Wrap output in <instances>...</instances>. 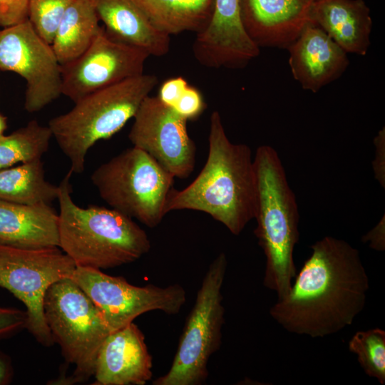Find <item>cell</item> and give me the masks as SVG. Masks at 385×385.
<instances>
[{
	"mask_svg": "<svg viewBox=\"0 0 385 385\" xmlns=\"http://www.w3.org/2000/svg\"><path fill=\"white\" fill-rule=\"evenodd\" d=\"M59 187L45 178L41 159L0 169V200L23 205L50 204Z\"/></svg>",
	"mask_w": 385,
	"mask_h": 385,
	"instance_id": "obj_22",
	"label": "cell"
},
{
	"mask_svg": "<svg viewBox=\"0 0 385 385\" xmlns=\"http://www.w3.org/2000/svg\"><path fill=\"white\" fill-rule=\"evenodd\" d=\"M309 1H311V2H312V1H316V0H309Z\"/></svg>",
	"mask_w": 385,
	"mask_h": 385,
	"instance_id": "obj_34",
	"label": "cell"
},
{
	"mask_svg": "<svg viewBox=\"0 0 385 385\" xmlns=\"http://www.w3.org/2000/svg\"><path fill=\"white\" fill-rule=\"evenodd\" d=\"M152 21L169 36L202 31L212 16L215 0H137Z\"/></svg>",
	"mask_w": 385,
	"mask_h": 385,
	"instance_id": "obj_21",
	"label": "cell"
},
{
	"mask_svg": "<svg viewBox=\"0 0 385 385\" xmlns=\"http://www.w3.org/2000/svg\"><path fill=\"white\" fill-rule=\"evenodd\" d=\"M157 83L152 74L128 78L84 96L49 120L52 137L68 158L72 173L83 172L88 150L121 130Z\"/></svg>",
	"mask_w": 385,
	"mask_h": 385,
	"instance_id": "obj_5",
	"label": "cell"
},
{
	"mask_svg": "<svg viewBox=\"0 0 385 385\" xmlns=\"http://www.w3.org/2000/svg\"><path fill=\"white\" fill-rule=\"evenodd\" d=\"M286 49L293 78L312 93L338 79L349 65L348 53L311 21Z\"/></svg>",
	"mask_w": 385,
	"mask_h": 385,
	"instance_id": "obj_15",
	"label": "cell"
},
{
	"mask_svg": "<svg viewBox=\"0 0 385 385\" xmlns=\"http://www.w3.org/2000/svg\"><path fill=\"white\" fill-rule=\"evenodd\" d=\"M145 336L133 322L111 332L97 354L95 385H145L153 376Z\"/></svg>",
	"mask_w": 385,
	"mask_h": 385,
	"instance_id": "obj_14",
	"label": "cell"
},
{
	"mask_svg": "<svg viewBox=\"0 0 385 385\" xmlns=\"http://www.w3.org/2000/svg\"><path fill=\"white\" fill-rule=\"evenodd\" d=\"M365 374L385 383V331L374 328L356 332L348 344Z\"/></svg>",
	"mask_w": 385,
	"mask_h": 385,
	"instance_id": "obj_24",
	"label": "cell"
},
{
	"mask_svg": "<svg viewBox=\"0 0 385 385\" xmlns=\"http://www.w3.org/2000/svg\"><path fill=\"white\" fill-rule=\"evenodd\" d=\"M145 50L109 35L102 26L88 48L61 66L62 94L73 103L84 96L143 73Z\"/></svg>",
	"mask_w": 385,
	"mask_h": 385,
	"instance_id": "obj_13",
	"label": "cell"
},
{
	"mask_svg": "<svg viewBox=\"0 0 385 385\" xmlns=\"http://www.w3.org/2000/svg\"><path fill=\"white\" fill-rule=\"evenodd\" d=\"M58 214L50 204L0 200V245L19 248L58 247Z\"/></svg>",
	"mask_w": 385,
	"mask_h": 385,
	"instance_id": "obj_19",
	"label": "cell"
},
{
	"mask_svg": "<svg viewBox=\"0 0 385 385\" xmlns=\"http://www.w3.org/2000/svg\"><path fill=\"white\" fill-rule=\"evenodd\" d=\"M253 159L257 184L254 234L266 257L263 284L281 299L297 274L293 252L299 235L298 206L276 150L261 145Z\"/></svg>",
	"mask_w": 385,
	"mask_h": 385,
	"instance_id": "obj_4",
	"label": "cell"
},
{
	"mask_svg": "<svg viewBox=\"0 0 385 385\" xmlns=\"http://www.w3.org/2000/svg\"><path fill=\"white\" fill-rule=\"evenodd\" d=\"M71 279L97 307L110 332L125 327L150 311L177 314L186 301V292L179 284L138 287L122 277L111 276L101 270L85 267H76Z\"/></svg>",
	"mask_w": 385,
	"mask_h": 385,
	"instance_id": "obj_10",
	"label": "cell"
},
{
	"mask_svg": "<svg viewBox=\"0 0 385 385\" xmlns=\"http://www.w3.org/2000/svg\"><path fill=\"white\" fill-rule=\"evenodd\" d=\"M0 70L26 81L24 108L41 111L62 95L61 66L28 19L0 31Z\"/></svg>",
	"mask_w": 385,
	"mask_h": 385,
	"instance_id": "obj_11",
	"label": "cell"
},
{
	"mask_svg": "<svg viewBox=\"0 0 385 385\" xmlns=\"http://www.w3.org/2000/svg\"><path fill=\"white\" fill-rule=\"evenodd\" d=\"M91 0H73L53 37L51 47L61 64H68L91 46L102 26Z\"/></svg>",
	"mask_w": 385,
	"mask_h": 385,
	"instance_id": "obj_20",
	"label": "cell"
},
{
	"mask_svg": "<svg viewBox=\"0 0 385 385\" xmlns=\"http://www.w3.org/2000/svg\"><path fill=\"white\" fill-rule=\"evenodd\" d=\"M206 105L200 93L193 87L188 86L173 109L187 120L198 118Z\"/></svg>",
	"mask_w": 385,
	"mask_h": 385,
	"instance_id": "obj_26",
	"label": "cell"
},
{
	"mask_svg": "<svg viewBox=\"0 0 385 385\" xmlns=\"http://www.w3.org/2000/svg\"><path fill=\"white\" fill-rule=\"evenodd\" d=\"M361 240L368 243L369 246L376 251L385 250V216L381 218L379 222L371 230L365 234Z\"/></svg>",
	"mask_w": 385,
	"mask_h": 385,
	"instance_id": "obj_31",
	"label": "cell"
},
{
	"mask_svg": "<svg viewBox=\"0 0 385 385\" xmlns=\"http://www.w3.org/2000/svg\"><path fill=\"white\" fill-rule=\"evenodd\" d=\"M257 176L250 148L232 143L218 111L210 118L208 154L194 180L182 190L174 188L165 202L166 214L191 210L210 215L232 234L239 235L255 218Z\"/></svg>",
	"mask_w": 385,
	"mask_h": 385,
	"instance_id": "obj_2",
	"label": "cell"
},
{
	"mask_svg": "<svg viewBox=\"0 0 385 385\" xmlns=\"http://www.w3.org/2000/svg\"><path fill=\"white\" fill-rule=\"evenodd\" d=\"M29 0H0V26L9 27L27 19Z\"/></svg>",
	"mask_w": 385,
	"mask_h": 385,
	"instance_id": "obj_27",
	"label": "cell"
},
{
	"mask_svg": "<svg viewBox=\"0 0 385 385\" xmlns=\"http://www.w3.org/2000/svg\"><path fill=\"white\" fill-rule=\"evenodd\" d=\"M68 171L59 185L58 247L76 267L110 269L147 254L150 239L133 218L113 209L81 207L71 197Z\"/></svg>",
	"mask_w": 385,
	"mask_h": 385,
	"instance_id": "obj_3",
	"label": "cell"
},
{
	"mask_svg": "<svg viewBox=\"0 0 385 385\" xmlns=\"http://www.w3.org/2000/svg\"><path fill=\"white\" fill-rule=\"evenodd\" d=\"M311 249L289 292L270 314L290 333L324 337L351 325L362 312L369 277L359 250L344 240L327 236Z\"/></svg>",
	"mask_w": 385,
	"mask_h": 385,
	"instance_id": "obj_1",
	"label": "cell"
},
{
	"mask_svg": "<svg viewBox=\"0 0 385 385\" xmlns=\"http://www.w3.org/2000/svg\"><path fill=\"white\" fill-rule=\"evenodd\" d=\"M128 138L155 160L174 178L184 179L193 172L196 147L187 120L159 98L148 96L133 117Z\"/></svg>",
	"mask_w": 385,
	"mask_h": 385,
	"instance_id": "obj_12",
	"label": "cell"
},
{
	"mask_svg": "<svg viewBox=\"0 0 385 385\" xmlns=\"http://www.w3.org/2000/svg\"><path fill=\"white\" fill-rule=\"evenodd\" d=\"M175 178L143 150L133 146L97 168L91 181L111 208L153 228L166 215L165 207Z\"/></svg>",
	"mask_w": 385,
	"mask_h": 385,
	"instance_id": "obj_6",
	"label": "cell"
},
{
	"mask_svg": "<svg viewBox=\"0 0 385 385\" xmlns=\"http://www.w3.org/2000/svg\"><path fill=\"white\" fill-rule=\"evenodd\" d=\"M243 26L261 47L287 48L310 22L309 0H238Z\"/></svg>",
	"mask_w": 385,
	"mask_h": 385,
	"instance_id": "obj_16",
	"label": "cell"
},
{
	"mask_svg": "<svg viewBox=\"0 0 385 385\" xmlns=\"http://www.w3.org/2000/svg\"><path fill=\"white\" fill-rule=\"evenodd\" d=\"M26 312L12 307H0V339L9 337L25 328Z\"/></svg>",
	"mask_w": 385,
	"mask_h": 385,
	"instance_id": "obj_28",
	"label": "cell"
},
{
	"mask_svg": "<svg viewBox=\"0 0 385 385\" xmlns=\"http://www.w3.org/2000/svg\"><path fill=\"white\" fill-rule=\"evenodd\" d=\"M227 260L220 253L210 263L197 290L171 366L153 385H201L209 376L208 362L220 347L225 322L222 287Z\"/></svg>",
	"mask_w": 385,
	"mask_h": 385,
	"instance_id": "obj_7",
	"label": "cell"
},
{
	"mask_svg": "<svg viewBox=\"0 0 385 385\" xmlns=\"http://www.w3.org/2000/svg\"><path fill=\"white\" fill-rule=\"evenodd\" d=\"M43 311L53 342L76 366L70 381L93 376L98 352L111 332L91 299L71 278L63 279L48 289Z\"/></svg>",
	"mask_w": 385,
	"mask_h": 385,
	"instance_id": "obj_8",
	"label": "cell"
},
{
	"mask_svg": "<svg viewBox=\"0 0 385 385\" xmlns=\"http://www.w3.org/2000/svg\"><path fill=\"white\" fill-rule=\"evenodd\" d=\"M375 146V158L373 161V169L375 178L380 185L385 187V129L383 127L374 139Z\"/></svg>",
	"mask_w": 385,
	"mask_h": 385,
	"instance_id": "obj_30",
	"label": "cell"
},
{
	"mask_svg": "<svg viewBox=\"0 0 385 385\" xmlns=\"http://www.w3.org/2000/svg\"><path fill=\"white\" fill-rule=\"evenodd\" d=\"M106 31L150 56H162L170 50V36L160 30L137 0H91Z\"/></svg>",
	"mask_w": 385,
	"mask_h": 385,
	"instance_id": "obj_17",
	"label": "cell"
},
{
	"mask_svg": "<svg viewBox=\"0 0 385 385\" xmlns=\"http://www.w3.org/2000/svg\"><path fill=\"white\" fill-rule=\"evenodd\" d=\"M73 0H29L27 19L37 34L48 44Z\"/></svg>",
	"mask_w": 385,
	"mask_h": 385,
	"instance_id": "obj_25",
	"label": "cell"
},
{
	"mask_svg": "<svg viewBox=\"0 0 385 385\" xmlns=\"http://www.w3.org/2000/svg\"><path fill=\"white\" fill-rule=\"evenodd\" d=\"M6 128V118L0 113V136L4 135Z\"/></svg>",
	"mask_w": 385,
	"mask_h": 385,
	"instance_id": "obj_33",
	"label": "cell"
},
{
	"mask_svg": "<svg viewBox=\"0 0 385 385\" xmlns=\"http://www.w3.org/2000/svg\"><path fill=\"white\" fill-rule=\"evenodd\" d=\"M52 133L48 126L32 120L8 135L0 136V169L36 159L48 150Z\"/></svg>",
	"mask_w": 385,
	"mask_h": 385,
	"instance_id": "obj_23",
	"label": "cell"
},
{
	"mask_svg": "<svg viewBox=\"0 0 385 385\" xmlns=\"http://www.w3.org/2000/svg\"><path fill=\"white\" fill-rule=\"evenodd\" d=\"M14 369L10 357L0 350V385L9 384L13 379Z\"/></svg>",
	"mask_w": 385,
	"mask_h": 385,
	"instance_id": "obj_32",
	"label": "cell"
},
{
	"mask_svg": "<svg viewBox=\"0 0 385 385\" xmlns=\"http://www.w3.org/2000/svg\"><path fill=\"white\" fill-rule=\"evenodd\" d=\"M188 86L183 77L168 79L162 84L158 97L164 104L173 108Z\"/></svg>",
	"mask_w": 385,
	"mask_h": 385,
	"instance_id": "obj_29",
	"label": "cell"
},
{
	"mask_svg": "<svg viewBox=\"0 0 385 385\" xmlns=\"http://www.w3.org/2000/svg\"><path fill=\"white\" fill-rule=\"evenodd\" d=\"M76 267L58 247L19 248L0 245V287L25 305V328L43 346L54 343L44 315L46 293L53 284L71 278Z\"/></svg>",
	"mask_w": 385,
	"mask_h": 385,
	"instance_id": "obj_9",
	"label": "cell"
},
{
	"mask_svg": "<svg viewBox=\"0 0 385 385\" xmlns=\"http://www.w3.org/2000/svg\"><path fill=\"white\" fill-rule=\"evenodd\" d=\"M309 18L347 53H367L373 24L364 0H316Z\"/></svg>",
	"mask_w": 385,
	"mask_h": 385,
	"instance_id": "obj_18",
	"label": "cell"
}]
</instances>
